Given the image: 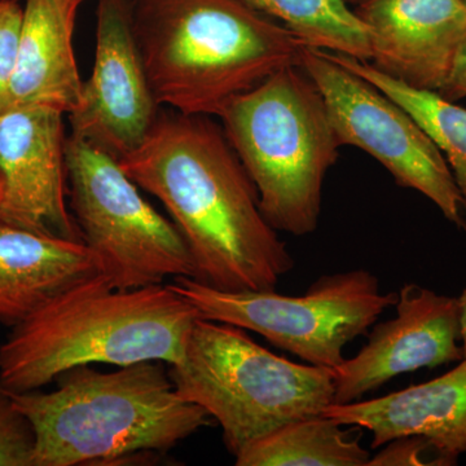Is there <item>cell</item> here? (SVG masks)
<instances>
[{"instance_id": "cell-1", "label": "cell", "mask_w": 466, "mask_h": 466, "mask_svg": "<svg viewBox=\"0 0 466 466\" xmlns=\"http://www.w3.org/2000/svg\"><path fill=\"white\" fill-rule=\"evenodd\" d=\"M182 233L196 280L225 291L275 290L294 268L258 192L211 116L159 110L139 148L118 159Z\"/></svg>"}, {"instance_id": "cell-2", "label": "cell", "mask_w": 466, "mask_h": 466, "mask_svg": "<svg viewBox=\"0 0 466 466\" xmlns=\"http://www.w3.org/2000/svg\"><path fill=\"white\" fill-rule=\"evenodd\" d=\"M198 318L170 285L118 289L106 275L91 276L14 327L0 345V388L39 390L86 364L173 366Z\"/></svg>"}, {"instance_id": "cell-3", "label": "cell", "mask_w": 466, "mask_h": 466, "mask_svg": "<svg viewBox=\"0 0 466 466\" xmlns=\"http://www.w3.org/2000/svg\"><path fill=\"white\" fill-rule=\"evenodd\" d=\"M159 106L218 116L236 97L299 64L305 42L240 0H128Z\"/></svg>"}, {"instance_id": "cell-4", "label": "cell", "mask_w": 466, "mask_h": 466, "mask_svg": "<svg viewBox=\"0 0 466 466\" xmlns=\"http://www.w3.org/2000/svg\"><path fill=\"white\" fill-rule=\"evenodd\" d=\"M54 391L11 394L35 434L33 466L101 464L167 453L211 424L184 400L162 361L101 372L86 364L61 373Z\"/></svg>"}, {"instance_id": "cell-5", "label": "cell", "mask_w": 466, "mask_h": 466, "mask_svg": "<svg viewBox=\"0 0 466 466\" xmlns=\"http://www.w3.org/2000/svg\"><path fill=\"white\" fill-rule=\"evenodd\" d=\"M219 118L267 222L293 236L317 231L325 177L342 146L303 67L279 70L231 101Z\"/></svg>"}, {"instance_id": "cell-6", "label": "cell", "mask_w": 466, "mask_h": 466, "mask_svg": "<svg viewBox=\"0 0 466 466\" xmlns=\"http://www.w3.org/2000/svg\"><path fill=\"white\" fill-rule=\"evenodd\" d=\"M175 390L222 429L236 456L288 422L321 415L334 401V370L274 354L235 325L198 318L182 359L168 366Z\"/></svg>"}, {"instance_id": "cell-7", "label": "cell", "mask_w": 466, "mask_h": 466, "mask_svg": "<svg viewBox=\"0 0 466 466\" xmlns=\"http://www.w3.org/2000/svg\"><path fill=\"white\" fill-rule=\"evenodd\" d=\"M170 288L200 318L258 333L306 363L333 370L345 361L346 346L398 300V293H382L377 276L363 268L320 276L300 296L219 290L186 276L175 278Z\"/></svg>"}, {"instance_id": "cell-8", "label": "cell", "mask_w": 466, "mask_h": 466, "mask_svg": "<svg viewBox=\"0 0 466 466\" xmlns=\"http://www.w3.org/2000/svg\"><path fill=\"white\" fill-rule=\"evenodd\" d=\"M70 208L101 272L118 289L196 278L182 233L159 214L118 159L70 135L66 143Z\"/></svg>"}, {"instance_id": "cell-9", "label": "cell", "mask_w": 466, "mask_h": 466, "mask_svg": "<svg viewBox=\"0 0 466 466\" xmlns=\"http://www.w3.org/2000/svg\"><path fill=\"white\" fill-rule=\"evenodd\" d=\"M299 64L320 91L342 147L372 156L398 186L421 193L449 222L466 229L464 198L449 164L406 109L328 52L305 46Z\"/></svg>"}, {"instance_id": "cell-10", "label": "cell", "mask_w": 466, "mask_h": 466, "mask_svg": "<svg viewBox=\"0 0 466 466\" xmlns=\"http://www.w3.org/2000/svg\"><path fill=\"white\" fill-rule=\"evenodd\" d=\"M159 110L135 41L128 0H99L94 69L67 115L73 137L121 159L142 146Z\"/></svg>"}, {"instance_id": "cell-11", "label": "cell", "mask_w": 466, "mask_h": 466, "mask_svg": "<svg viewBox=\"0 0 466 466\" xmlns=\"http://www.w3.org/2000/svg\"><path fill=\"white\" fill-rule=\"evenodd\" d=\"M64 113L12 108L0 113V222L84 241L66 202Z\"/></svg>"}, {"instance_id": "cell-12", "label": "cell", "mask_w": 466, "mask_h": 466, "mask_svg": "<svg viewBox=\"0 0 466 466\" xmlns=\"http://www.w3.org/2000/svg\"><path fill=\"white\" fill-rule=\"evenodd\" d=\"M394 308L395 317L376 325L366 346L334 370L333 404L360 400L404 373L464 359L458 297L406 284L398 291Z\"/></svg>"}, {"instance_id": "cell-13", "label": "cell", "mask_w": 466, "mask_h": 466, "mask_svg": "<svg viewBox=\"0 0 466 466\" xmlns=\"http://www.w3.org/2000/svg\"><path fill=\"white\" fill-rule=\"evenodd\" d=\"M370 63L403 84L441 92L466 39L464 0H361Z\"/></svg>"}, {"instance_id": "cell-14", "label": "cell", "mask_w": 466, "mask_h": 466, "mask_svg": "<svg viewBox=\"0 0 466 466\" xmlns=\"http://www.w3.org/2000/svg\"><path fill=\"white\" fill-rule=\"evenodd\" d=\"M323 415L370 431L373 450L395 438L420 435L459 460L466 453V358L431 381L376 400L330 404Z\"/></svg>"}, {"instance_id": "cell-15", "label": "cell", "mask_w": 466, "mask_h": 466, "mask_svg": "<svg viewBox=\"0 0 466 466\" xmlns=\"http://www.w3.org/2000/svg\"><path fill=\"white\" fill-rule=\"evenodd\" d=\"M76 0H25L8 109L50 108L70 115L81 99L76 66Z\"/></svg>"}, {"instance_id": "cell-16", "label": "cell", "mask_w": 466, "mask_h": 466, "mask_svg": "<svg viewBox=\"0 0 466 466\" xmlns=\"http://www.w3.org/2000/svg\"><path fill=\"white\" fill-rule=\"evenodd\" d=\"M101 272L84 241L0 222V323L16 327L73 285Z\"/></svg>"}, {"instance_id": "cell-17", "label": "cell", "mask_w": 466, "mask_h": 466, "mask_svg": "<svg viewBox=\"0 0 466 466\" xmlns=\"http://www.w3.org/2000/svg\"><path fill=\"white\" fill-rule=\"evenodd\" d=\"M235 459L238 466H368L370 453L359 435L321 413L280 426Z\"/></svg>"}, {"instance_id": "cell-18", "label": "cell", "mask_w": 466, "mask_h": 466, "mask_svg": "<svg viewBox=\"0 0 466 466\" xmlns=\"http://www.w3.org/2000/svg\"><path fill=\"white\" fill-rule=\"evenodd\" d=\"M407 110L446 158L466 207V109L434 91L420 90L385 75L370 61L328 52Z\"/></svg>"}, {"instance_id": "cell-19", "label": "cell", "mask_w": 466, "mask_h": 466, "mask_svg": "<svg viewBox=\"0 0 466 466\" xmlns=\"http://www.w3.org/2000/svg\"><path fill=\"white\" fill-rule=\"evenodd\" d=\"M289 29L309 47L358 60L372 56L370 36L346 0H240Z\"/></svg>"}, {"instance_id": "cell-20", "label": "cell", "mask_w": 466, "mask_h": 466, "mask_svg": "<svg viewBox=\"0 0 466 466\" xmlns=\"http://www.w3.org/2000/svg\"><path fill=\"white\" fill-rule=\"evenodd\" d=\"M34 447L32 424L0 388V466H33Z\"/></svg>"}, {"instance_id": "cell-21", "label": "cell", "mask_w": 466, "mask_h": 466, "mask_svg": "<svg viewBox=\"0 0 466 466\" xmlns=\"http://www.w3.org/2000/svg\"><path fill=\"white\" fill-rule=\"evenodd\" d=\"M383 449L370 456L368 466H450L458 459L447 455L434 443L420 435L395 438L383 444Z\"/></svg>"}, {"instance_id": "cell-22", "label": "cell", "mask_w": 466, "mask_h": 466, "mask_svg": "<svg viewBox=\"0 0 466 466\" xmlns=\"http://www.w3.org/2000/svg\"><path fill=\"white\" fill-rule=\"evenodd\" d=\"M24 7L17 0H0V113L8 109L9 86L16 67Z\"/></svg>"}, {"instance_id": "cell-23", "label": "cell", "mask_w": 466, "mask_h": 466, "mask_svg": "<svg viewBox=\"0 0 466 466\" xmlns=\"http://www.w3.org/2000/svg\"><path fill=\"white\" fill-rule=\"evenodd\" d=\"M438 94L451 101L466 96V39L458 52L446 85Z\"/></svg>"}, {"instance_id": "cell-24", "label": "cell", "mask_w": 466, "mask_h": 466, "mask_svg": "<svg viewBox=\"0 0 466 466\" xmlns=\"http://www.w3.org/2000/svg\"><path fill=\"white\" fill-rule=\"evenodd\" d=\"M459 305V330L460 343H461L462 354L466 358V288L458 297Z\"/></svg>"}, {"instance_id": "cell-25", "label": "cell", "mask_w": 466, "mask_h": 466, "mask_svg": "<svg viewBox=\"0 0 466 466\" xmlns=\"http://www.w3.org/2000/svg\"><path fill=\"white\" fill-rule=\"evenodd\" d=\"M346 2H348L350 5H359V3L361 2V0H346Z\"/></svg>"}, {"instance_id": "cell-26", "label": "cell", "mask_w": 466, "mask_h": 466, "mask_svg": "<svg viewBox=\"0 0 466 466\" xmlns=\"http://www.w3.org/2000/svg\"><path fill=\"white\" fill-rule=\"evenodd\" d=\"M2 193H3V186H2V179H0V201H2Z\"/></svg>"}, {"instance_id": "cell-27", "label": "cell", "mask_w": 466, "mask_h": 466, "mask_svg": "<svg viewBox=\"0 0 466 466\" xmlns=\"http://www.w3.org/2000/svg\"><path fill=\"white\" fill-rule=\"evenodd\" d=\"M76 2L81 3V5H82V3L85 2V0H76Z\"/></svg>"}, {"instance_id": "cell-28", "label": "cell", "mask_w": 466, "mask_h": 466, "mask_svg": "<svg viewBox=\"0 0 466 466\" xmlns=\"http://www.w3.org/2000/svg\"><path fill=\"white\" fill-rule=\"evenodd\" d=\"M464 2H465V5H466V0H464Z\"/></svg>"}]
</instances>
